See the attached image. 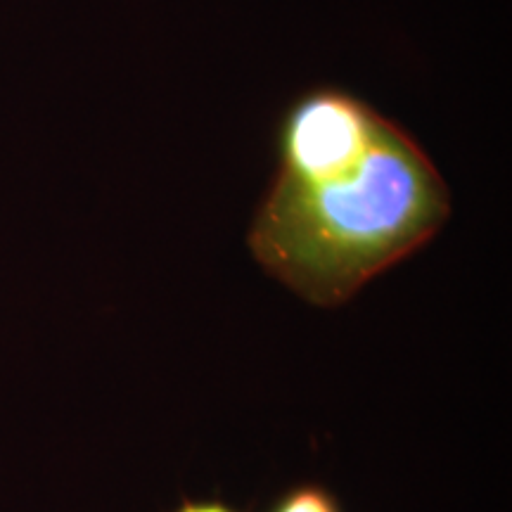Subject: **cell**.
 <instances>
[{"instance_id":"6da1fadb","label":"cell","mask_w":512,"mask_h":512,"mask_svg":"<svg viewBox=\"0 0 512 512\" xmlns=\"http://www.w3.org/2000/svg\"><path fill=\"white\" fill-rule=\"evenodd\" d=\"M448 216L451 192L437 164L387 119L366 155L344 169L313 178L275 174L247 247L304 302L335 309L425 247Z\"/></svg>"},{"instance_id":"7a4b0ae2","label":"cell","mask_w":512,"mask_h":512,"mask_svg":"<svg viewBox=\"0 0 512 512\" xmlns=\"http://www.w3.org/2000/svg\"><path fill=\"white\" fill-rule=\"evenodd\" d=\"M387 117L339 88H313L287 107L278 126V171L313 178L366 155Z\"/></svg>"},{"instance_id":"3957f363","label":"cell","mask_w":512,"mask_h":512,"mask_svg":"<svg viewBox=\"0 0 512 512\" xmlns=\"http://www.w3.org/2000/svg\"><path fill=\"white\" fill-rule=\"evenodd\" d=\"M264 512H344V505L328 486L299 482L280 491Z\"/></svg>"},{"instance_id":"277c9868","label":"cell","mask_w":512,"mask_h":512,"mask_svg":"<svg viewBox=\"0 0 512 512\" xmlns=\"http://www.w3.org/2000/svg\"><path fill=\"white\" fill-rule=\"evenodd\" d=\"M174 512H249L238 505L228 503L221 496H209V498H183L181 505Z\"/></svg>"}]
</instances>
